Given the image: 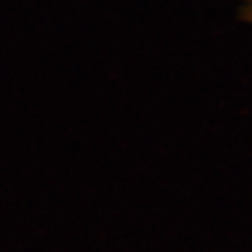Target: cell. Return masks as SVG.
<instances>
[{
  "instance_id": "obj_1",
  "label": "cell",
  "mask_w": 252,
  "mask_h": 252,
  "mask_svg": "<svg viewBox=\"0 0 252 252\" xmlns=\"http://www.w3.org/2000/svg\"><path fill=\"white\" fill-rule=\"evenodd\" d=\"M249 18L252 20V3L249 5Z\"/></svg>"
}]
</instances>
